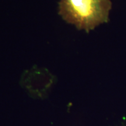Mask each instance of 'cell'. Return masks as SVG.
Here are the masks:
<instances>
[{"instance_id":"6da1fadb","label":"cell","mask_w":126,"mask_h":126,"mask_svg":"<svg viewBox=\"0 0 126 126\" xmlns=\"http://www.w3.org/2000/svg\"><path fill=\"white\" fill-rule=\"evenodd\" d=\"M110 0H60L59 14L69 24L86 33L109 21Z\"/></svg>"}]
</instances>
